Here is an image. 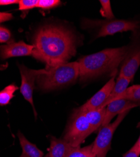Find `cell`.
Returning <instances> with one entry per match:
<instances>
[{
    "label": "cell",
    "instance_id": "obj_1",
    "mask_svg": "<svg viewBox=\"0 0 140 157\" xmlns=\"http://www.w3.org/2000/svg\"><path fill=\"white\" fill-rule=\"evenodd\" d=\"M76 37L68 30L46 25L37 32L32 56L46 63L47 67L68 62L76 54Z\"/></svg>",
    "mask_w": 140,
    "mask_h": 157
},
{
    "label": "cell",
    "instance_id": "obj_2",
    "mask_svg": "<svg viewBox=\"0 0 140 157\" xmlns=\"http://www.w3.org/2000/svg\"><path fill=\"white\" fill-rule=\"evenodd\" d=\"M131 50V47L106 48L82 57L78 61L80 81L85 82L115 71Z\"/></svg>",
    "mask_w": 140,
    "mask_h": 157
},
{
    "label": "cell",
    "instance_id": "obj_3",
    "mask_svg": "<svg viewBox=\"0 0 140 157\" xmlns=\"http://www.w3.org/2000/svg\"><path fill=\"white\" fill-rule=\"evenodd\" d=\"M78 77H79L78 62H73L46 67L37 77V81L41 89L49 90L70 84Z\"/></svg>",
    "mask_w": 140,
    "mask_h": 157
},
{
    "label": "cell",
    "instance_id": "obj_4",
    "mask_svg": "<svg viewBox=\"0 0 140 157\" xmlns=\"http://www.w3.org/2000/svg\"><path fill=\"white\" fill-rule=\"evenodd\" d=\"M94 132V130L83 113L76 109L63 139L72 147H78Z\"/></svg>",
    "mask_w": 140,
    "mask_h": 157
},
{
    "label": "cell",
    "instance_id": "obj_5",
    "mask_svg": "<svg viewBox=\"0 0 140 157\" xmlns=\"http://www.w3.org/2000/svg\"><path fill=\"white\" fill-rule=\"evenodd\" d=\"M130 111H126L118 115L116 120L102 126L98 135L93 143L92 151L96 157H106L110 149L111 141L114 132Z\"/></svg>",
    "mask_w": 140,
    "mask_h": 157
},
{
    "label": "cell",
    "instance_id": "obj_6",
    "mask_svg": "<svg viewBox=\"0 0 140 157\" xmlns=\"http://www.w3.org/2000/svg\"><path fill=\"white\" fill-rule=\"evenodd\" d=\"M19 69L22 77V84L20 88V93L23 95L24 99L30 103L34 109L35 116L36 117L37 113L33 101V92L34 89L35 81L37 79V77L42 74L43 69H30L23 65H20Z\"/></svg>",
    "mask_w": 140,
    "mask_h": 157
},
{
    "label": "cell",
    "instance_id": "obj_7",
    "mask_svg": "<svg viewBox=\"0 0 140 157\" xmlns=\"http://www.w3.org/2000/svg\"><path fill=\"white\" fill-rule=\"evenodd\" d=\"M139 21L123 20H111L102 21L101 28L97 37H104L127 31L135 32L139 28Z\"/></svg>",
    "mask_w": 140,
    "mask_h": 157
},
{
    "label": "cell",
    "instance_id": "obj_8",
    "mask_svg": "<svg viewBox=\"0 0 140 157\" xmlns=\"http://www.w3.org/2000/svg\"><path fill=\"white\" fill-rule=\"evenodd\" d=\"M115 82V77H113L103 87L77 109L81 112H85L104 108V104L109 98Z\"/></svg>",
    "mask_w": 140,
    "mask_h": 157
},
{
    "label": "cell",
    "instance_id": "obj_9",
    "mask_svg": "<svg viewBox=\"0 0 140 157\" xmlns=\"http://www.w3.org/2000/svg\"><path fill=\"white\" fill-rule=\"evenodd\" d=\"M34 46L25 44L23 41L11 42L0 46V57L3 59L11 57L32 56Z\"/></svg>",
    "mask_w": 140,
    "mask_h": 157
},
{
    "label": "cell",
    "instance_id": "obj_10",
    "mask_svg": "<svg viewBox=\"0 0 140 157\" xmlns=\"http://www.w3.org/2000/svg\"><path fill=\"white\" fill-rule=\"evenodd\" d=\"M139 104L125 99H118L111 101L106 106V115L102 126L110 123L116 116L138 106Z\"/></svg>",
    "mask_w": 140,
    "mask_h": 157
},
{
    "label": "cell",
    "instance_id": "obj_11",
    "mask_svg": "<svg viewBox=\"0 0 140 157\" xmlns=\"http://www.w3.org/2000/svg\"><path fill=\"white\" fill-rule=\"evenodd\" d=\"M140 66V47L132 50L122 62L119 75L128 78L131 81Z\"/></svg>",
    "mask_w": 140,
    "mask_h": 157
},
{
    "label": "cell",
    "instance_id": "obj_12",
    "mask_svg": "<svg viewBox=\"0 0 140 157\" xmlns=\"http://www.w3.org/2000/svg\"><path fill=\"white\" fill-rule=\"evenodd\" d=\"M74 148L64 139L52 137L48 154L49 157H68Z\"/></svg>",
    "mask_w": 140,
    "mask_h": 157
},
{
    "label": "cell",
    "instance_id": "obj_13",
    "mask_svg": "<svg viewBox=\"0 0 140 157\" xmlns=\"http://www.w3.org/2000/svg\"><path fill=\"white\" fill-rule=\"evenodd\" d=\"M20 144L22 148V153L20 157H43L44 153L34 144L27 140L21 132L18 133Z\"/></svg>",
    "mask_w": 140,
    "mask_h": 157
},
{
    "label": "cell",
    "instance_id": "obj_14",
    "mask_svg": "<svg viewBox=\"0 0 140 157\" xmlns=\"http://www.w3.org/2000/svg\"><path fill=\"white\" fill-rule=\"evenodd\" d=\"M106 111V108L105 107L82 112L85 114L88 123L91 125L94 132H95L100 127H102L104 120Z\"/></svg>",
    "mask_w": 140,
    "mask_h": 157
},
{
    "label": "cell",
    "instance_id": "obj_15",
    "mask_svg": "<svg viewBox=\"0 0 140 157\" xmlns=\"http://www.w3.org/2000/svg\"><path fill=\"white\" fill-rule=\"evenodd\" d=\"M131 81L128 78H126L121 75H119V77L117 78L115 84H114L112 92L109 98L104 103L103 107L105 108L114 98H115L116 97L122 93L128 87V86Z\"/></svg>",
    "mask_w": 140,
    "mask_h": 157
},
{
    "label": "cell",
    "instance_id": "obj_16",
    "mask_svg": "<svg viewBox=\"0 0 140 157\" xmlns=\"http://www.w3.org/2000/svg\"><path fill=\"white\" fill-rule=\"evenodd\" d=\"M118 99H125L134 102H140V84L134 85L127 88L122 93L114 98L111 101ZM110 101V102H111Z\"/></svg>",
    "mask_w": 140,
    "mask_h": 157
},
{
    "label": "cell",
    "instance_id": "obj_17",
    "mask_svg": "<svg viewBox=\"0 0 140 157\" xmlns=\"http://www.w3.org/2000/svg\"><path fill=\"white\" fill-rule=\"evenodd\" d=\"M18 89L15 84H11L0 91V106H5L9 104L14 98V93Z\"/></svg>",
    "mask_w": 140,
    "mask_h": 157
},
{
    "label": "cell",
    "instance_id": "obj_18",
    "mask_svg": "<svg viewBox=\"0 0 140 157\" xmlns=\"http://www.w3.org/2000/svg\"><path fill=\"white\" fill-rule=\"evenodd\" d=\"M93 143L85 147H75L68 157H96L92 151Z\"/></svg>",
    "mask_w": 140,
    "mask_h": 157
},
{
    "label": "cell",
    "instance_id": "obj_19",
    "mask_svg": "<svg viewBox=\"0 0 140 157\" xmlns=\"http://www.w3.org/2000/svg\"><path fill=\"white\" fill-rule=\"evenodd\" d=\"M99 2L102 6V8L100 10L101 15L107 19V20H114L115 17H114L112 12L110 2L109 0H100Z\"/></svg>",
    "mask_w": 140,
    "mask_h": 157
},
{
    "label": "cell",
    "instance_id": "obj_20",
    "mask_svg": "<svg viewBox=\"0 0 140 157\" xmlns=\"http://www.w3.org/2000/svg\"><path fill=\"white\" fill-rule=\"evenodd\" d=\"M61 4L59 0H38L37 8L43 10H50L58 6Z\"/></svg>",
    "mask_w": 140,
    "mask_h": 157
},
{
    "label": "cell",
    "instance_id": "obj_21",
    "mask_svg": "<svg viewBox=\"0 0 140 157\" xmlns=\"http://www.w3.org/2000/svg\"><path fill=\"white\" fill-rule=\"evenodd\" d=\"M38 0H20L18 2L19 10L27 11L37 8Z\"/></svg>",
    "mask_w": 140,
    "mask_h": 157
},
{
    "label": "cell",
    "instance_id": "obj_22",
    "mask_svg": "<svg viewBox=\"0 0 140 157\" xmlns=\"http://www.w3.org/2000/svg\"><path fill=\"white\" fill-rule=\"evenodd\" d=\"M10 31L5 27L0 26V43H6L11 38Z\"/></svg>",
    "mask_w": 140,
    "mask_h": 157
},
{
    "label": "cell",
    "instance_id": "obj_23",
    "mask_svg": "<svg viewBox=\"0 0 140 157\" xmlns=\"http://www.w3.org/2000/svg\"><path fill=\"white\" fill-rule=\"evenodd\" d=\"M139 155L140 151L138 150L134 145H133L128 151H127L123 155V157H139Z\"/></svg>",
    "mask_w": 140,
    "mask_h": 157
},
{
    "label": "cell",
    "instance_id": "obj_24",
    "mask_svg": "<svg viewBox=\"0 0 140 157\" xmlns=\"http://www.w3.org/2000/svg\"><path fill=\"white\" fill-rule=\"evenodd\" d=\"M13 18V15L10 13L0 12V23L9 21Z\"/></svg>",
    "mask_w": 140,
    "mask_h": 157
},
{
    "label": "cell",
    "instance_id": "obj_25",
    "mask_svg": "<svg viewBox=\"0 0 140 157\" xmlns=\"http://www.w3.org/2000/svg\"><path fill=\"white\" fill-rule=\"evenodd\" d=\"M18 0H0V6H6L18 3Z\"/></svg>",
    "mask_w": 140,
    "mask_h": 157
},
{
    "label": "cell",
    "instance_id": "obj_26",
    "mask_svg": "<svg viewBox=\"0 0 140 157\" xmlns=\"http://www.w3.org/2000/svg\"><path fill=\"white\" fill-rule=\"evenodd\" d=\"M134 145L136 147V148L138 150L140 151V135H139V138H138L137 141L136 142V143L134 144Z\"/></svg>",
    "mask_w": 140,
    "mask_h": 157
},
{
    "label": "cell",
    "instance_id": "obj_27",
    "mask_svg": "<svg viewBox=\"0 0 140 157\" xmlns=\"http://www.w3.org/2000/svg\"><path fill=\"white\" fill-rule=\"evenodd\" d=\"M45 157H49V154H47V155H46V156H45Z\"/></svg>",
    "mask_w": 140,
    "mask_h": 157
}]
</instances>
